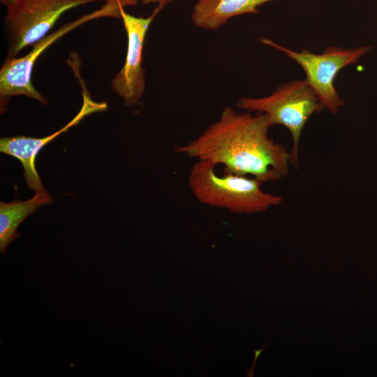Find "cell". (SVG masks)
Here are the masks:
<instances>
[{
  "instance_id": "obj_1",
  "label": "cell",
  "mask_w": 377,
  "mask_h": 377,
  "mask_svg": "<svg viewBox=\"0 0 377 377\" xmlns=\"http://www.w3.org/2000/svg\"><path fill=\"white\" fill-rule=\"evenodd\" d=\"M272 126L263 113L237 112L226 106L215 122L175 151L221 165L224 172L251 176L263 183L276 182L288 174L290 155L284 145L269 138Z\"/></svg>"
},
{
  "instance_id": "obj_2",
  "label": "cell",
  "mask_w": 377,
  "mask_h": 377,
  "mask_svg": "<svg viewBox=\"0 0 377 377\" xmlns=\"http://www.w3.org/2000/svg\"><path fill=\"white\" fill-rule=\"evenodd\" d=\"M215 168L196 161L190 170L188 186L199 202L238 214L265 212L282 202L281 196L264 191L258 179L230 172L219 175Z\"/></svg>"
},
{
  "instance_id": "obj_3",
  "label": "cell",
  "mask_w": 377,
  "mask_h": 377,
  "mask_svg": "<svg viewBox=\"0 0 377 377\" xmlns=\"http://www.w3.org/2000/svg\"><path fill=\"white\" fill-rule=\"evenodd\" d=\"M237 105L248 112L266 114L272 126L280 124L288 128L293 140L290 163L295 167L299 163L300 142L304 126L312 114L324 109L306 80L288 82L265 97H242Z\"/></svg>"
},
{
  "instance_id": "obj_4",
  "label": "cell",
  "mask_w": 377,
  "mask_h": 377,
  "mask_svg": "<svg viewBox=\"0 0 377 377\" xmlns=\"http://www.w3.org/2000/svg\"><path fill=\"white\" fill-rule=\"evenodd\" d=\"M128 6L126 0H107L99 9L65 24L33 45L31 50L20 58L6 59L0 70L1 112H5L12 96L22 95L47 105L48 100L34 87L31 75L35 62L40 54L59 38L77 27L94 19L121 18V11Z\"/></svg>"
},
{
  "instance_id": "obj_5",
  "label": "cell",
  "mask_w": 377,
  "mask_h": 377,
  "mask_svg": "<svg viewBox=\"0 0 377 377\" xmlns=\"http://www.w3.org/2000/svg\"><path fill=\"white\" fill-rule=\"evenodd\" d=\"M260 42L283 52L299 64L306 74L305 80L320 102L332 114L337 113L345 104L334 88L337 73L343 68L355 64L372 48L328 47L322 53L316 54L306 50L293 51L268 38H261Z\"/></svg>"
},
{
  "instance_id": "obj_6",
  "label": "cell",
  "mask_w": 377,
  "mask_h": 377,
  "mask_svg": "<svg viewBox=\"0 0 377 377\" xmlns=\"http://www.w3.org/2000/svg\"><path fill=\"white\" fill-rule=\"evenodd\" d=\"M107 0H20L7 10L5 24L8 48L6 59L44 38L68 10Z\"/></svg>"
},
{
  "instance_id": "obj_7",
  "label": "cell",
  "mask_w": 377,
  "mask_h": 377,
  "mask_svg": "<svg viewBox=\"0 0 377 377\" xmlns=\"http://www.w3.org/2000/svg\"><path fill=\"white\" fill-rule=\"evenodd\" d=\"M163 6L158 5L149 17H135L121 11V19L127 36V50L122 68L112 79L114 92L126 105H136L145 89L142 52L147 32L154 18Z\"/></svg>"
},
{
  "instance_id": "obj_8",
  "label": "cell",
  "mask_w": 377,
  "mask_h": 377,
  "mask_svg": "<svg viewBox=\"0 0 377 377\" xmlns=\"http://www.w3.org/2000/svg\"><path fill=\"white\" fill-rule=\"evenodd\" d=\"M81 85L83 99L82 107L74 118L59 130L41 138L19 135L0 139V151L13 156L21 162L27 185L36 192L45 190L35 165L39 151L57 136L77 125L85 117L105 111L108 108L106 103L96 102L91 98L88 91L84 87L83 82Z\"/></svg>"
},
{
  "instance_id": "obj_9",
  "label": "cell",
  "mask_w": 377,
  "mask_h": 377,
  "mask_svg": "<svg viewBox=\"0 0 377 377\" xmlns=\"http://www.w3.org/2000/svg\"><path fill=\"white\" fill-rule=\"evenodd\" d=\"M274 0H197L191 15L193 24L215 31L234 17L258 13V7Z\"/></svg>"
},
{
  "instance_id": "obj_10",
  "label": "cell",
  "mask_w": 377,
  "mask_h": 377,
  "mask_svg": "<svg viewBox=\"0 0 377 377\" xmlns=\"http://www.w3.org/2000/svg\"><path fill=\"white\" fill-rule=\"evenodd\" d=\"M52 202L51 195L45 190L36 191L27 200L0 202V250L4 253L8 246L20 234L17 229L21 223L39 207Z\"/></svg>"
},
{
  "instance_id": "obj_11",
  "label": "cell",
  "mask_w": 377,
  "mask_h": 377,
  "mask_svg": "<svg viewBox=\"0 0 377 377\" xmlns=\"http://www.w3.org/2000/svg\"><path fill=\"white\" fill-rule=\"evenodd\" d=\"M135 2L140 1L144 4L149 3H158L160 6H165L166 4L170 3L172 0H131Z\"/></svg>"
},
{
  "instance_id": "obj_12",
  "label": "cell",
  "mask_w": 377,
  "mask_h": 377,
  "mask_svg": "<svg viewBox=\"0 0 377 377\" xmlns=\"http://www.w3.org/2000/svg\"><path fill=\"white\" fill-rule=\"evenodd\" d=\"M20 0H0L1 3L3 4L7 10L13 8L18 3Z\"/></svg>"
}]
</instances>
